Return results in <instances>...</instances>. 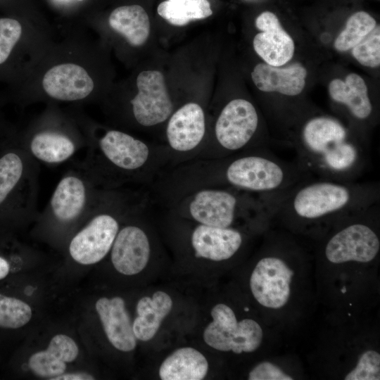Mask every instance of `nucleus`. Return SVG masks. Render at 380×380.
<instances>
[{
	"label": "nucleus",
	"mask_w": 380,
	"mask_h": 380,
	"mask_svg": "<svg viewBox=\"0 0 380 380\" xmlns=\"http://www.w3.org/2000/svg\"><path fill=\"white\" fill-rule=\"evenodd\" d=\"M313 178L294 160L267 147L226 157L192 160L165 170L153 184L158 199L200 187H227L258 195L284 191Z\"/></svg>",
	"instance_id": "nucleus-1"
},
{
	"label": "nucleus",
	"mask_w": 380,
	"mask_h": 380,
	"mask_svg": "<svg viewBox=\"0 0 380 380\" xmlns=\"http://www.w3.org/2000/svg\"><path fill=\"white\" fill-rule=\"evenodd\" d=\"M260 197L270 224L296 234L324 235L345 218L379 203L380 184L313 177Z\"/></svg>",
	"instance_id": "nucleus-2"
},
{
	"label": "nucleus",
	"mask_w": 380,
	"mask_h": 380,
	"mask_svg": "<svg viewBox=\"0 0 380 380\" xmlns=\"http://www.w3.org/2000/svg\"><path fill=\"white\" fill-rule=\"evenodd\" d=\"M84 159L77 163L98 188L117 189L126 185L152 184L169 167L164 144L153 145L119 129L97 134L86 132Z\"/></svg>",
	"instance_id": "nucleus-3"
},
{
	"label": "nucleus",
	"mask_w": 380,
	"mask_h": 380,
	"mask_svg": "<svg viewBox=\"0 0 380 380\" xmlns=\"http://www.w3.org/2000/svg\"><path fill=\"white\" fill-rule=\"evenodd\" d=\"M291 142L295 160L315 178L357 182L368 166L367 145L331 117L308 119Z\"/></svg>",
	"instance_id": "nucleus-4"
},
{
	"label": "nucleus",
	"mask_w": 380,
	"mask_h": 380,
	"mask_svg": "<svg viewBox=\"0 0 380 380\" xmlns=\"http://www.w3.org/2000/svg\"><path fill=\"white\" fill-rule=\"evenodd\" d=\"M177 217L215 227L265 231L270 220L260 195L227 187H200L158 200Z\"/></svg>",
	"instance_id": "nucleus-5"
},
{
	"label": "nucleus",
	"mask_w": 380,
	"mask_h": 380,
	"mask_svg": "<svg viewBox=\"0 0 380 380\" xmlns=\"http://www.w3.org/2000/svg\"><path fill=\"white\" fill-rule=\"evenodd\" d=\"M163 227L166 240L179 262L207 268L237 258L246 250L252 235L262 232L208 226L167 211Z\"/></svg>",
	"instance_id": "nucleus-6"
},
{
	"label": "nucleus",
	"mask_w": 380,
	"mask_h": 380,
	"mask_svg": "<svg viewBox=\"0 0 380 380\" xmlns=\"http://www.w3.org/2000/svg\"><path fill=\"white\" fill-rule=\"evenodd\" d=\"M146 196L127 188L103 189L84 220L85 224L70 240L71 258L82 265H92L104 259L125 217Z\"/></svg>",
	"instance_id": "nucleus-7"
},
{
	"label": "nucleus",
	"mask_w": 380,
	"mask_h": 380,
	"mask_svg": "<svg viewBox=\"0 0 380 380\" xmlns=\"http://www.w3.org/2000/svg\"><path fill=\"white\" fill-rule=\"evenodd\" d=\"M39 163L19 143L15 132L0 147V221L36 215Z\"/></svg>",
	"instance_id": "nucleus-8"
},
{
	"label": "nucleus",
	"mask_w": 380,
	"mask_h": 380,
	"mask_svg": "<svg viewBox=\"0 0 380 380\" xmlns=\"http://www.w3.org/2000/svg\"><path fill=\"white\" fill-rule=\"evenodd\" d=\"M147 195L125 217L110 251L113 267L125 276L139 275L161 258L163 248L148 215Z\"/></svg>",
	"instance_id": "nucleus-9"
},
{
	"label": "nucleus",
	"mask_w": 380,
	"mask_h": 380,
	"mask_svg": "<svg viewBox=\"0 0 380 380\" xmlns=\"http://www.w3.org/2000/svg\"><path fill=\"white\" fill-rule=\"evenodd\" d=\"M260 117L255 106L244 99L226 103L215 121L197 159H214L241 151L264 148L267 141L260 134Z\"/></svg>",
	"instance_id": "nucleus-10"
},
{
	"label": "nucleus",
	"mask_w": 380,
	"mask_h": 380,
	"mask_svg": "<svg viewBox=\"0 0 380 380\" xmlns=\"http://www.w3.org/2000/svg\"><path fill=\"white\" fill-rule=\"evenodd\" d=\"M380 202L341 220L324 235L322 252L330 263H368L379 255Z\"/></svg>",
	"instance_id": "nucleus-11"
},
{
	"label": "nucleus",
	"mask_w": 380,
	"mask_h": 380,
	"mask_svg": "<svg viewBox=\"0 0 380 380\" xmlns=\"http://www.w3.org/2000/svg\"><path fill=\"white\" fill-rule=\"evenodd\" d=\"M296 246L284 235L268 234L249 277L251 293L260 305L279 309L289 301L293 272L287 258Z\"/></svg>",
	"instance_id": "nucleus-12"
},
{
	"label": "nucleus",
	"mask_w": 380,
	"mask_h": 380,
	"mask_svg": "<svg viewBox=\"0 0 380 380\" xmlns=\"http://www.w3.org/2000/svg\"><path fill=\"white\" fill-rule=\"evenodd\" d=\"M200 329V339L208 349L236 355L252 353L260 346L263 331L251 318L239 319L234 308L225 302L208 306Z\"/></svg>",
	"instance_id": "nucleus-13"
},
{
	"label": "nucleus",
	"mask_w": 380,
	"mask_h": 380,
	"mask_svg": "<svg viewBox=\"0 0 380 380\" xmlns=\"http://www.w3.org/2000/svg\"><path fill=\"white\" fill-rule=\"evenodd\" d=\"M103 191L89 179L77 163H73L57 183L40 220L58 227L83 222Z\"/></svg>",
	"instance_id": "nucleus-14"
},
{
	"label": "nucleus",
	"mask_w": 380,
	"mask_h": 380,
	"mask_svg": "<svg viewBox=\"0 0 380 380\" xmlns=\"http://www.w3.org/2000/svg\"><path fill=\"white\" fill-rule=\"evenodd\" d=\"M56 115H46L23 134H17L22 147L39 163L58 165L71 160L86 148V134H81Z\"/></svg>",
	"instance_id": "nucleus-15"
},
{
	"label": "nucleus",
	"mask_w": 380,
	"mask_h": 380,
	"mask_svg": "<svg viewBox=\"0 0 380 380\" xmlns=\"http://www.w3.org/2000/svg\"><path fill=\"white\" fill-rule=\"evenodd\" d=\"M166 122L164 145L169 155L168 168L196 159L208 137L206 117L201 106L186 103L173 111Z\"/></svg>",
	"instance_id": "nucleus-16"
},
{
	"label": "nucleus",
	"mask_w": 380,
	"mask_h": 380,
	"mask_svg": "<svg viewBox=\"0 0 380 380\" xmlns=\"http://www.w3.org/2000/svg\"><path fill=\"white\" fill-rule=\"evenodd\" d=\"M137 94L129 101L133 121L139 127L164 123L174 111L164 77L158 70H144L137 78Z\"/></svg>",
	"instance_id": "nucleus-17"
},
{
	"label": "nucleus",
	"mask_w": 380,
	"mask_h": 380,
	"mask_svg": "<svg viewBox=\"0 0 380 380\" xmlns=\"http://www.w3.org/2000/svg\"><path fill=\"white\" fill-rule=\"evenodd\" d=\"M175 294L161 287L149 289L136 304L132 329L137 341L151 343L162 334L164 327L177 310Z\"/></svg>",
	"instance_id": "nucleus-18"
},
{
	"label": "nucleus",
	"mask_w": 380,
	"mask_h": 380,
	"mask_svg": "<svg viewBox=\"0 0 380 380\" xmlns=\"http://www.w3.org/2000/svg\"><path fill=\"white\" fill-rule=\"evenodd\" d=\"M42 84L49 98L59 101L83 100L94 87L87 70L73 63H61L49 68L44 75Z\"/></svg>",
	"instance_id": "nucleus-19"
},
{
	"label": "nucleus",
	"mask_w": 380,
	"mask_h": 380,
	"mask_svg": "<svg viewBox=\"0 0 380 380\" xmlns=\"http://www.w3.org/2000/svg\"><path fill=\"white\" fill-rule=\"evenodd\" d=\"M255 26L262 32L255 36L253 48L267 64L279 67L292 58L293 41L275 14L270 11L262 13L255 20Z\"/></svg>",
	"instance_id": "nucleus-20"
},
{
	"label": "nucleus",
	"mask_w": 380,
	"mask_h": 380,
	"mask_svg": "<svg viewBox=\"0 0 380 380\" xmlns=\"http://www.w3.org/2000/svg\"><path fill=\"white\" fill-rule=\"evenodd\" d=\"M211 367L205 352L184 345L171 350L160 360L156 376L160 380H203L208 378Z\"/></svg>",
	"instance_id": "nucleus-21"
},
{
	"label": "nucleus",
	"mask_w": 380,
	"mask_h": 380,
	"mask_svg": "<svg viewBox=\"0 0 380 380\" xmlns=\"http://www.w3.org/2000/svg\"><path fill=\"white\" fill-rule=\"evenodd\" d=\"M96 310L107 339L113 348L123 353L133 351L138 341L125 300L120 296L100 298L96 303Z\"/></svg>",
	"instance_id": "nucleus-22"
},
{
	"label": "nucleus",
	"mask_w": 380,
	"mask_h": 380,
	"mask_svg": "<svg viewBox=\"0 0 380 380\" xmlns=\"http://www.w3.org/2000/svg\"><path fill=\"white\" fill-rule=\"evenodd\" d=\"M307 71L298 63L279 68L267 63L256 65L251 77L257 88L264 92H278L285 96L300 94L305 84Z\"/></svg>",
	"instance_id": "nucleus-23"
},
{
	"label": "nucleus",
	"mask_w": 380,
	"mask_h": 380,
	"mask_svg": "<svg viewBox=\"0 0 380 380\" xmlns=\"http://www.w3.org/2000/svg\"><path fill=\"white\" fill-rule=\"evenodd\" d=\"M331 99L344 106L355 120L365 122L373 114V106L368 96L365 80L357 74H349L345 81L333 80L329 85Z\"/></svg>",
	"instance_id": "nucleus-24"
},
{
	"label": "nucleus",
	"mask_w": 380,
	"mask_h": 380,
	"mask_svg": "<svg viewBox=\"0 0 380 380\" xmlns=\"http://www.w3.org/2000/svg\"><path fill=\"white\" fill-rule=\"evenodd\" d=\"M110 27L122 34L132 46H139L147 40L150 20L144 8L139 5L122 6L115 8L108 18Z\"/></svg>",
	"instance_id": "nucleus-25"
},
{
	"label": "nucleus",
	"mask_w": 380,
	"mask_h": 380,
	"mask_svg": "<svg viewBox=\"0 0 380 380\" xmlns=\"http://www.w3.org/2000/svg\"><path fill=\"white\" fill-rule=\"evenodd\" d=\"M157 11L175 26H183L191 20L203 19L213 14L208 0H167L158 6Z\"/></svg>",
	"instance_id": "nucleus-26"
},
{
	"label": "nucleus",
	"mask_w": 380,
	"mask_h": 380,
	"mask_svg": "<svg viewBox=\"0 0 380 380\" xmlns=\"http://www.w3.org/2000/svg\"><path fill=\"white\" fill-rule=\"evenodd\" d=\"M376 26V20L367 13L358 11L348 19L346 28L334 42L338 51H346L360 43Z\"/></svg>",
	"instance_id": "nucleus-27"
},
{
	"label": "nucleus",
	"mask_w": 380,
	"mask_h": 380,
	"mask_svg": "<svg viewBox=\"0 0 380 380\" xmlns=\"http://www.w3.org/2000/svg\"><path fill=\"white\" fill-rule=\"evenodd\" d=\"M23 33V25L18 19L0 18V74L10 68Z\"/></svg>",
	"instance_id": "nucleus-28"
},
{
	"label": "nucleus",
	"mask_w": 380,
	"mask_h": 380,
	"mask_svg": "<svg viewBox=\"0 0 380 380\" xmlns=\"http://www.w3.org/2000/svg\"><path fill=\"white\" fill-rule=\"evenodd\" d=\"M32 315V309L28 304L18 298L0 293V327H22L29 322Z\"/></svg>",
	"instance_id": "nucleus-29"
},
{
	"label": "nucleus",
	"mask_w": 380,
	"mask_h": 380,
	"mask_svg": "<svg viewBox=\"0 0 380 380\" xmlns=\"http://www.w3.org/2000/svg\"><path fill=\"white\" fill-rule=\"evenodd\" d=\"M353 57L362 65L375 68L380 64V27H376L352 48Z\"/></svg>",
	"instance_id": "nucleus-30"
},
{
	"label": "nucleus",
	"mask_w": 380,
	"mask_h": 380,
	"mask_svg": "<svg viewBox=\"0 0 380 380\" xmlns=\"http://www.w3.org/2000/svg\"><path fill=\"white\" fill-rule=\"evenodd\" d=\"M345 380H379L380 355L373 350L365 351L355 367L344 377Z\"/></svg>",
	"instance_id": "nucleus-31"
},
{
	"label": "nucleus",
	"mask_w": 380,
	"mask_h": 380,
	"mask_svg": "<svg viewBox=\"0 0 380 380\" xmlns=\"http://www.w3.org/2000/svg\"><path fill=\"white\" fill-rule=\"evenodd\" d=\"M29 367L39 376L52 378L63 374L66 369L65 362L47 350L34 353L29 359Z\"/></svg>",
	"instance_id": "nucleus-32"
},
{
	"label": "nucleus",
	"mask_w": 380,
	"mask_h": 380,
	"mask_svg": "<svg viewBox=\"0 0 380 380\" xmlns=\"http://www.w3.org/2000/svg\"><path fill=\"white\" fill-rule=\"evenodd\" d=\"M46 350L65 362L74 361L79 352L74 340L64 334L54 336L50 341Z\"/></svg>",
	"instance_id": "nucleus-33"
},
{
	"label": "nucleus",
	"mask_w": 380,
	"mask_h": 380,
	"mask_svg": "<svg viewBox=\"0 0 380 380\" xmlns=\"http://www.w3.org/2000/svg\"><path fill=\"white\" fill-rule=\"evenodd\" d=\"M293 378L277 365L264 361L254 366L248 373V380H292Z\"/></svg>",
	"instance_id": "nucleus-34"
},
{
	"label": "nucleus",
	"mask_w": 380,
	"mask_h": 380,
	"mask_svg": "<svg viewBox=\"0 0 380 380\" xmlns=\"http://www.w3.org/2000/svg\"><path fill=\"white\" fill-rule=\"evenodd\" d=\"M51 379L53 380H92L94 378L87 373H71V374H62L58 376L53 377Z\"/></svg>",
	"instance_id": "nucleus-35"
},
{
	"label": "nucleus",
	"mask_w": 380,
	"mask_h": 380,
	"mask_svg": "<svg viewBox=\"0 0 380 380\" xmlns=\"http://www.w3.org/2000/svg\"><path fill=\"white\" fill-rule=\"evenodd\" d=\"M14 132L8 128L0 118V147Z\"/></svg>",
	"instance_id": "nucleus-36"
},
{
	"label": "nucleus",
	"mask_w": 380,
	"mask_h": 380,
	"mask_svg": "<svg viewBox=\"0 0 380 380\" xmlns=\"http://www.w3.org/2000/svg\"><path fill=\"white\" fill-rule=\"evenodd\" d=\"M9 263L8 260L0 255V280L5 278L9 272Z\"/></svg>",
	"instance_id": "nucleus-37"
},
{
	"label": "nucleus",
	"mask_w": 380,
	"mask_h": 380,
	"mask_svg": "<svg viewBox=\"0 0 380 380\" xmlns=\"http://www.w3.org/2000/svg\"><path fill=\"white\" fill-rule=\"evenodd\" d=\"M77 1H83V0H77Z\"/></svg>",
	"instance_id": "nucleus-38"
}]
</instances>
